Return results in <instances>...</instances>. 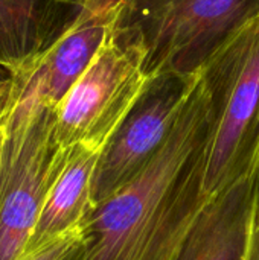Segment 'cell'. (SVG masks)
<instances>
[{"mask_svg": "<svg viewBox=\"0 0 259 260\" xmlns=\"http://www.w3.org/2000/svg\"><path fill=\"white\" fill-rule=\"evenodd\" d=\"M211 107L200 78L168 140L128 184L93 206L85 260H177L209 204L205 193Z\"/></svg>", "mask_w": 259, "mask_h": 260, "instance_id": "cell-1", "label": "cell"}, {"mask_svg": "<svg viewBox=\"0 0 259 260\" xmlns=\"http://www.w3.org/2000/svg\"><path fill=\"white\" fill-rule=\"evenodd\" d=\"M6 129L0 160V260H20L46 193L64 160L55 140L56 108L17 70L5 99Z\"/></svg>", "mask_w": 259, "mask_h": 260, "instance_id": "cell-2", "label": "cell"}, {"mask_svg": "<svg viewBox=\"0 0 259 260\" xmlns=\"http://www.w3.org/2000/svg\"><path fill=\"white\" fill-rule=\"evenodd\" d=\"M211 107L205 193L209 200L259 172V15L198 70Z\"/></svg>", "mask_w": 259, "mask_h": 260, "instance_id": "cell-3", "label": "cell"}, {"mask_svg": "<svg viewBox=\"0 0 259 260\" xmlns=\"http://www.w3.org/2000/svg\"><path fill=\"white\" fill-rule=\"evenodd\" d=\"M259 15V0H127L114 23L143 49L147 76L197 75L243 26Z\"/></svg>", "mask_w": 259, "mask_h": 260, "instance_id": "cell-4", "label": "cell"}, {"mask_svg": "<svg viewBox=\"0 0 259 260\" xmlns=\"http://www.w3.org/2000/svg\"><path fill=\"white\" fill-rule=\"evenodd\" d=\"M143 59L137 37L113 21L99 52L56 108L60 148L87 145L102 151L148 79Z\"/></svg>", "mask_w": 259, "mask_h": 260, "instance_id": "cell-5", "label": "cell"}, {"mask_svg": "<svg viewBox=\"0 0 259 260\" xmlns=\"http://www.w3.org/2000/svg\"><path fill=\"white\" fill-rule=\"evenodd\" d=\"M197 75L163 72L148 76L137 101L102 148L92 184L98 206L128 184L168 140Z\"/></svg>", "mask_w": 259, "mask_h": 260, "instance_id": "cell-6", "label": "cell"}, {"mask_svg": "<svg viewBox=\"0 0 259 260\" xmlns=\"http://www.w3.org/2000/svg\"><path fill=\"white\" fill-rule=\"evenodd\" d=\"M259 204V172L214 197L177 260H246Z\"/></svg>", "mask_w": 259, "mask_h": 260, "instance_id": "cell-7", "label": "cell"}, {"mask_svg": "<svg viewBox=\"0 0 259 260\" xmlns=\"http://www.w3.org/2000/svg\"><path fill=\"white\" fill-rule=\"evenodd\" d=\"M99 154L101 149L87 145L66 148L64 160L46 193L24 254L41 250L82 227L93 207L92 184Z\"/></svg>", "mask_w": 259, "mask_h": 260, "instance_id": "cell-8", "label": "cell"}, {"mask_svg": "<svg viewBox=\"0 0 259 260\" xmlns=\"http://www.w3.org/2000/svg\"><path fill=\"white\" fill-rule=\"evenodd\" d=\"M81 14L61 0H0V61L20 70L49 50Z\"/></svg>", "mask_w": 259, "mask_h": 260, "instance_id": "cell-9", "label": "cell"}, {"mask_svg": "<svg viewBox=\"0 0 259 260\" xmlns=\"http://www.w3.org/2000/svg\"><path fill=\"white\" fill-rule=\"evenodd\" d=\"M87 254V238L84 229H78L64 238L24 254L20 260H85Z\"/></svg>", "mask_w": 259, "mask_h": 260, "instance_id": "cell-10", "label": "cell"}, {"mask_svg": "<svg viewBox=\"0 0 259 260\" xmlns=\"http://www.w3.org/2000/svg\"><path fill=\"white\" fill-rule=\"evenodd\" d=\"M82 12L92 14H116L127 0H61Z\"/></svg>", "mask_w": 259, "mask_h": 260, "instance_id": "cell-11", "label": "cell"}, {"mask_svg": "<svg viewBox=\"0 0 259 260\" xmlns=\"http://www.w3.org/2000/svg\"><path fill=\"white\" fill-rule=\"evenodd\" d=\"M15 76H17V70L14 67H11L9 64H5L0 61V104L9 94V91L14 85Z\"/></svg>", "mask_w": 259, "mask_h": 260, "instance_id": "cell-12", "label": "cell"}, {"mask_svg": "<svg viewBox=\"0 0 259 260\" xmlns=\"http://www.w3.org/2000/svg\"><path fill=\"white\" fill-rule=\"evenodd\" d=\"M246 260H259V204L258 210H256V216H255V221H253V227H252V232H250V238H249Z\"/></svg>", "mask_w": 259, "mask_h": 260, "instance_id": "cell-13", "label": "cell"}, {"mask_svg": "<svg viewBox=\"0 0 259 260\" xmlns=\"http://www.w3.org/2000/svg\"><path fill=\"white\" fill-rule=\"evenodd\" d=\"M5 129H6V108L5 101L0 104V160H2V151H3V142H5Z\"/></svg>", "mask_w": 259, "mask_h": 260, "instance_id": "cell-14", "label": "cell"}]
</instances>
